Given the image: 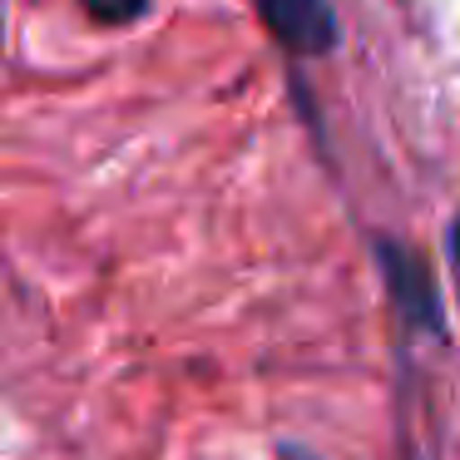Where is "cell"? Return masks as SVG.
<instances>
[{"mask_svg":"<svg viewBox=\"0 0 460 460\" xmlns=\"http://www.w3.org/2000/svg\"><path fill=\"white\" fill-rule=\"evenodd\" d=\"M450 243H456V262H460V223H456V238H450Z\"/></svg>","mask_w":460,"mask_h":460,"instance_id":"obj_4","label":"cell"},{"mask_svg":"<svg viewBox=\"0 0 460 460\" xmlns=\"http://www.w3.org/2000/svg\"><path fill=\"white\" fill-rule=\"evenodd\" d=\"M288 460H307V456H297V450H288Z\"/></svg>","mask_w":460,"mask_h":460,"instance_id":"obj_5","label":"cell"},{"mask_svg":"<svg viewBox=\"0 0 460 460\" xmlns=\"http://www.w3.org/2000/svg\"><path fill=\"white\" fill-rule=\"evenodd\" d=\"M381 272H386V288L396 312L420 332H436L440 327V297H436V282H430V268L416 258L411 248L401 243H381Z\"/></svg>","mask_w":460,"mask_h":460,"instance_id":"obj_2","label":"cell"},{"mask_svg":"<svg viewBox=\"0 0 460 460\" xmlns=\"http://www.w3.org/2000/svg\"><path fill=\"white\" fill-rule=\"evenodd\" d=\"M80 5H84V15L100 21V25H129L149 11V0H80Z\"/></svg>","mask_w":460,"mask_h":460,"instance_id":"obj_3","label":"cell"},{"mask_svg":"<svg viewBox=\"0 0 460 460\" xmlns=\"http://www.w3.org/2000/svg\"><path fill=\"white\" fill-rule=\"evenodd\" d=\"M252 5L292 55H327L337 45V15L327 0H252Z\"/></svg>","mask_w":460,"mask_h":460,"instance_id":"obj_1","label":"cell"}]
</instances>
